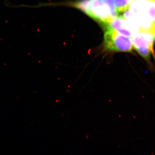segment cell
I'll return each instance as SVG.
<instances>
[{
	"label": "cell",
	"instance_id": "1",
	"mask_svg": "<svg viewBox=\"0 0 155 155\" xmlns=\"http://www.w3.org/2000/svg\"><path fill=\"white\" fill-rule=\"evenodd\" d=\"M129 10L139 28L150 29L154 26L155 0H134Z\"/></svg>",
	"mask_w": 155,
	"mask_h": 155
},
{
	"label": "cell",
	"instance_id": "2",
	"mask_svg": "<svg viewBox=\"0 0 155 155\" xmlns=\"http://www.w3.org/2000/svg\"><path fill=\"white\" fill-rule=\"evenodd\" d=\"M75 6L93 19L106 25L113 19L109 7L102 0H80Z\"/></svg>",
	"mask_w": 155,
	"mask_h": 155
},
{
	"label": "cell",
	"instance_id": "3",
	"mask_svg": "<svg viewBox=\"0 0 155 155\" xmlns=\"http://www.w3.org/2000/svg\"><path fill=\"white\" fill-rule=\"evenodd\" d=\"M104 44L107 49L114 51L130 52L133 48L132 39L129 37L120 34L108 27L104 34Z\"/></svg>",
	"mask_w": 155,
	"mask_h": 155
},
{
	"label": "cell",
	"instance_id": "4",
	"mask_svg": "<svg viewBox=\"0 0 155 155\" xmlns=\"http://www.w3.org/2000/svg\"><path fill=\"white\" fill-rule=\"evenodd\" d=\"M107 27L115 29L121 34L130 37L138 31L139 28L124 17H116L107 24Z\"/></svg>",
	"mask_w": 155,
	"mask_h": 155
},
{
	"label": "cell",
	"instance_id": "5",
	"mask_svg": "<svg viewBox=\"0 0 155 155\" xmlns=\"http://www.w3.org/2000/svg\"><path fill=\"white\" fill-rule=\"evenodd\" d=\"M130 3L129 0H115L116 10L118 14L124 12L128 9Z\"/></svg>",
	"mask_w": 155,
	"mask_h": 155
},
{
	"label": "cell",
	"instance_id": "6",
	"mask_svg": "<svg viewBox=\"0 0 155 155\" xmlns=\"http://www.w3.org/2000/svg\"><path fill=\"white\" fill-rule=\"evenodd\" d=\"M103 2L109 7L110 11L111 16L113 19L117 17L118 13L116 10L115 0H103Z\"/></svg>",
	"mask_w": 155,
	"mask_h": 155
}]
</instances>
